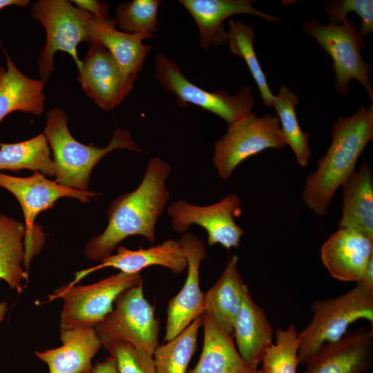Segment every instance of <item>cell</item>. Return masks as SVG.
<instances>
[{
    "mask_svg": "<svg viewBox=\"0 0 373 373\" xmlns=\"http://www.w3.org/2000/svg\"><path fill=\"white\" fill-rule=\"evenodd\" d=\"M171 171L162 158H150L141 183L111 203L105 230L86 244L84 252L89 259L98 261L112 255L131 236L140 235L154 242L157 221L170 198L165 183Z\"/></svg>",
    "mask_w": 373,
    "mask_h": 373,
    "instance_id": "1",
    "label": "cell"
},
{
    "mask_svg": "<svg viewBox=\"0 0 373 373\" xmlns=\"http://www.w3.org/2000/svg\"><path fill=\"white\" fill-rule=\"evenodd\" d=\"M332 138L317 169L308 174L302 197L307 207L318 216L327 214L336 190L355 171L358 158L373 140V103L361 104L350 117H340L331 128Z\"/></svg>",
    "mask_w": 373,
    "mask_h": 373,
    "instance_id": "2",
    "label": "cell"
},
{
    "mask_svg": "<svg viewBox=\"0 0 373 373\" xmlns=\"http://www.w3.org/2000/svg\"><path fill=\"white\" fill-rule=\"evenodd\" d=\"M68 117L60 108L49 110L44 134L53 151L55 181L66 187L88 191L93 167L115 149L141 153L128 131L117 128L108 146L85 145L77 141L68 128Z\"/></svg>",
    "mask_w": 373,
    "mask_h": 373,
    "instance_id": "3",
    "label": "cell"
},
{
    "mask_svg": "<svg viewBox=\"0 0 373 373\" xmlns=\"http://www.w3.org/2000/svg\"><path fill=\"white\" fill-rule=\"evenodd\" d=\"M310 323L298 333V363L305 365L325 345L339 341L348 327L359 319L373 322V292L358 283L335 298L314 301Z\"/></svg>",
    "mask_w": 373,
    "mask_h": 373,
    "instance_id": "4",
    "label": "cell"
},
{
    "mask_svg": "<svg viewBox=\"0 0 373 373\" xmlns=\"http://www.w3.org/2000/svg\"><path fill=\"white\" fill-rule=\"evenodd\" d=\"M142 280L140 273L120 271L88 285H64L48 295L46 303L63 300L60 332L95 327L113 311V304L122 291Z\"/></svg>",
    "mask_w": 373,
    "mask_h": 373,
    "instance_id": "5",
    "label": "cell"
},
{
    "mask_svg": "<svg viewBox=\"0 0 373 373\" xmlns=\"http://www.w3.org/2000/svg\"><path fill=\"white\" fill-rule=\"evenodd\" d=\"M31 13L46 32V45L37 61L41 80L45 82L53 73L54 56L57 51L69 54L79 69L82 60L77 47L82 41L88 42L87 23L92 15L67 0L37 1L31 7Z\"/></svg>",
    "mask_w": 373,
    "mask_h": 373,
    "instance_id": "6",
    "label": "cell"
},
{
    "mask_svg": "<svg viewBox=\"0 0 373 373\" xmlns=\"http://www.w3.org/2000/svg\"><path fill=\"white\" fill-rule=\"evenodd\" d=\"M303 29L331 56L336 92L347 95L349 82L354 78L366 89L372 102L373 89L369 79L372 66L365 62L361 54V50L365 48V43L353 21L346 19L341 24L324 25L317 19H312L305 21Z\"/></svg>",
    "mask_w": 373,
    "mask_h": 373,
    "instance_id": "7",
    "label": "cell"
},
{
    "mask_svg": "<svg viewBox=\"0 0 373 373\" xmlns=\"http://www.w3.org/2000/svg\"><path fill=\"white\" fill-rule=\"evenodd\" d=\"M0 186L16 197L23 210L26 229L23 267L27 271L32 258L40 252L44 243V232L41 227L35 223L38 213L52 207L61 198H73L85 203L89 202L88 198L99 195L94 191L64 186L55 180L46 178L39 171H35L32 175L27 178L0 173Z\"/></svg>",
    "mask_w": 373,
    "mask_h": 373,
    "instance_id": "8",
    "label": "cell"
},
{
    "mask_svg": "<svg viewBox=\"0 0 373 373\" xmlns=\"http://www.w3.org/2000/svg\"><path fill=\"white\" fill-rule=\"evenodd\" d=\"M114 303L115 309L95 327L102 345L124 341L153 355L159 346L160 323L144 296L143 280L122 291Z\"/></svg>",
    "mask_w": 373,
    "mask_h": 373,
    "instance_id": "9",
    "label": "cell"
},
{
    "mask_svg": "<svg viewBox=\"0 0 373 373\" xmlns=\"http://www.w3.org/2000/svg\"><path fill=\"white\" fill-rule=\"evenodd\" d=\"M286 145L278 117L252 113L228 126L214 143L213 163L218 175L227 180L244 160L267 149Z\"/></svg>",
    "mask_w": 373,
    "mask_h": 373,
    "instance_id": "10",
    "label": "cell"
},
{
    "mask_svg": "<svg viewBox=\"0 0 373 373\" xmlns=\"http://www.w3.org/2000/svg\"><path fill=\"white\" fill-rule=\"evenodd\" d=\"M155 75L164 90L174 95L180 106L192 104L222 117L229 126L252 113L255 99L251 87L236 95L220 90L207 91L191 82L176 63L160 53L155 59Z\"/></svg>",
    "mask_w": 373,
    "mask_h": 373,
    "instance_id": "11",
    "label": "cell"
},
{
    "mask_svg": "<svg viewBox=\"0 0 373 373\" xmlns=\"http://www.w3.org/2000/svg\"><path fill=\"white\" fill-rule=\"evenodd\" d=\"M172 227L178 233H185L191 225L202 227L207 233V243L220 244L227 249L238 248L244 231L234 218L242 214L241 200L235 193H229L219 202L200 206L180 199L167 208Z\"/></svg>",
    "mask_w": 373,
    "mask_h": 373,
    "instance_id": "12",
    "label": "cell"
},
{
    "mask_svg": "<svg viewBox=\"0 0 373 373\" xmlns=\"http://www.w3.org/2000/svg\"><path fill=\"white\" fill-rule=\"evenodd\" d=\"M78 72L82 90L104 110L119 106L133 88L134 80L97 44H90Z\"/></svg>",
    "mask_w": 373,
    "mask_h": 373,
    "instance_id": "13",
    "label": "cell"
},
{
    "mask_svg": "<svg viewBox=\"0 0 373 373\" xmlns=\"http://www.w3.org/2000/svg\"><path fill=\"white\" fill-rule=\"evenodd\" d=\"M187 260V276L179 293L169 300L164 341L177 336L204 312V293L200 286V266L207 256L205 242L193 233L179 239Z\"/></svg>",
    "mask_w": 373,
    "mask_h": 373,
    "instance_id": "14",
    "label": "cell"
},
{
    "mask_svg": "<svg viewBox=\"0 0 373 373\" xmlns=\"http://www.w3.org/2000/svg\"><path fill=\"white\" fill-rule=\"evenodd\" d=\"M373 363V331L349 330L337 342L325 344L307 362L303 373H363Z\"/></svg>",
    "mask_w": 373,
    "mask_h": 373,
    "instance_id": "15",
    "label": "cell"
},
{
    "mask_svg": "<svg viewBox=\"0 0 373 373\" xmlns=\"http://www.w3.org/2000/svg\"><path fill=\"white\" fill-rule=\"evenodd\" d=\"M373 258V240L352 229L339 228L323 245L321 258L330 275L359 283Z\"/></svg>",
    "mask_w": 373,
    "mask_h": 373,
    "instance_id": "16",
    "label": "cell"
},
{
    "mask_svg": "<svg viewBox=\"0 0 373 373\" xmlns=\"http://www.w3.org/2000/svg\"><path fill=\"white\" fill-rule=\"evenodd\" d=\"M179 2L189 12L198 26L200 47L207 50L211 44H228L227 31L224 21L239 14H249L263 19L277 22L282 19L257 10L254 0H180Z\"/></svg>",
    "mask_w": 373,
    "mask_h": 373,
    "instance_id": "17",
    "label": "cell"
},
{
    "mask_svg": "<svg viewBox=\"0 0 373 373\" xmlns=\"http://www.w3.org/2000/svg\"><path fill=\"white\" fill-rule=\"evenodd\" d=\"M101 261L95 267L75 272L74 280L68 285H75L88 274L105 267H114L124 273L135 274L147 267L159 265L169 269L175 274H181L187 267V260L179 240L173 239H168L156 246L137 250L119 246L116 254H112Z\"/></svg>",
    "mask_w": 373,
    "mask_h": 373,
    "instance_id": "18",
    "label": "cell"
},
{
    "mask_svg": "<svg viewBox=\"0 0 373 373\" xmlns=\"http://www.w3.org/2000/svg\"><path fill=\"white\" fill-rule=\"evenodd\" d=\"M232 336L242 359L256 371L267 350L273 343L274 329L264 310L251 298L247 285Z\"/></svg>",
    "mask_w": 373,
    "mask_h": 373,
    "instance_id": "19",
    "label": "cell"
},
{
    "mask_svg": "<svg viewBox=\"0 0 373 373\" xmlns=\"http://www.w3.org/2000/svg\"><path fill=\"white\" fill-rule=\"evenodd\" d=\"M88 42L104 46L122 69L135 81L142 70L151 45L142 41L151 34H129L116 28L115 19L99 20L93 15L87 23Z\"/></svg>",
    "mask_w": 373,
    "mask_h": 373,
    "instance_id": "20",
    "label": "cell"
},
{
    "mask_svg": "<svg viewBox=\"0 0 373 373\" xmlns=\"http://www.w3.org/2000/svg\"><path fill=\"white\" fill-rule=\"evenodd\" d=\"M62 345L43 351L35 356L45 363L48 373H87L93 367L91 361L102 343L95 327L60 332Z\"/></svg>",
    "mask_w": 373,
    "mask_h": 373,
    "instance_id": "21",
    "label": "cell"
},
{
    "mask_svg": "<svg viewBox=\"0 0 373 373\" xmlns=\"http://www.w3.org/2000/svg\"><path fill=\"white\" fill-rule=\"evenodd\" d=\"M201 317L202 350L196 365L187 373H254L240 356L233 336L226 333L207 312H204Z\"/></svg>",
    "mask_w": 373,
    "mask_h": 373,
    "instance_id": "22",
    "label": "cell"
},
{
    "mask_svg": "<svg viewBox=\"0 0 373 373\" xmlns=\"http://www.w3.org/2000/svg\"><path fill=\"white\" fill-rule=\"evenodd\" d=\"M342 216L339 228L358 231L373 240V176L363 161L343 183Z\"/></svg>",
    "mask_w": 373,
    "mask_h": 373,
    "instance_id": "23",
    "label": "cell"
},
{
    "mask_svg": "<svg viewBox=\"0 0 373 373\" xmlns=\"http://www.w3.org/2000/svg\"><path fill=\"white\" fill-rule=\"evenodd\" d=\"M3 51L7 68L0 67V123L15 111L40 115L44 110V82L26 77Z\"/></svg>",
    "mask_w": 373,
    "mask_h": 373,
    "instance_id": "24",
    "label": "cell"
},
{
    "mask_svg": "<svg viewBox=\"0 0 373 373\" xmlns=\"http://www.w3.org/2000/svg\"><path fill=\"white\" fill-rule=\"evenodd\" d=\"M238 255H233L219 278L204 293V312L227 334L233 335L246 285L238 270Z\"/></svg>",
    "mask_w": 373,
    "mask_h": 373,
    "instance_id": "25",
    "label": "cell"
},
{
    "mask_svg": "<svg viewBox=\"0 0 373 373\" xmlns=\"http://www.w3.org/2000/svg\"><path fill=\"white\" fill-rule=\"evenodd\" d=\"M25 236L22 222L0 213V279L18 293L23 290V281H28V273L23 267Z\"/></svg>",
    "mask_w": 373,
    "mask_h": 373,
    "instance_id": "26",
    "label": "cell"
},
{
    "mask_svg": "<svg viewBox=\"0 0 373 373\" xmlns=\"http://www.w3.org/2000/svg\"><path fill=\"white\" fill-rule=\"evenodd\" d=\"M30 169L55 176V164L44 133L18 143L0 142V171Z\"/></svg>",
    "mask_w": 373,
    "mask_h": 373,
    "instance_id": "27",
    "label": "cell"
},
{
    "mask_svg": "<svg viewBox=\"0 0 373 373\" xmlns=\"http://www.w3.org/2000/svg\"><path fill=\"white\" fill-rule=\"evenodd\" d=\"M298 102L297 95L288 86L281 84L278 95L275 96L273 106L278 115L286 144L294 153L298 164L305 168L312 154L308 140L310 134L303 131L299 125L295 111Z\"/></svg>",
    "mask_w": 373,
    "mask_h": 373,
    "instance_id": "28",
    "label": "cell"
},
{
    "mask_svg": "<svg viewBox=\"0 0 373 373\" xmlns=\"http://www.w3.org/2000/svg\"><path fill=\"white\" fill-rule=\"evenodd\" d=\"M202 325L200 316L174 338L157 346L153 354L155 373H187L189 363L196 351Z\"/></svg>",
    "mask_w": 373,
    "mask_h": 373,
    "instance_id": "29",
    "label": "cell"
},
{
    "mask_svg": "<svg viewBox=\"0 0 373 373\" xmlns=\"http://www.w3.org/2000/svg\"><path fill=\"white\" fill-rule=\"evenodd\" d=\"M227 38L231 52L242 57L246 62L251 74L259 89L263 104L273 106L275 95H273L267 84L266 75L254 51V31L251 26L239 21L229 20Z\"/></svg>",
    "mask_w": 373,
    "mask_h": 373,
    "instance_id": "30",
    "label": "cell"
},
{
    "mask_svg": "<svg viewBox=\"0 0 373 373\" xmlns=\"http://www.w3.org/2000/svg\"><path fill=\"white\" fill-rule=\"evenodd\" d=\"M298 347V332L294 324L285 329L278 328L275 343L268 347L262 360L263 373H296Z\"/></svg>",
    "mask_w": 373,
    "mask_h": 373,
    "instance_id": "31",
    "label": "cell"
},
{
    "mask_svg": "<svg viewBox=\"0 0 373 373\" xmlns=\"http://www.w3.org/2000/svg\"><path fill=\"white\" fill-rule=\"evenodd\" d=\"M160 0H133L118 5L115 19L116 27L129 34H151L157 25Z\"/></svg>",
    "mask_w": 373,
    "mask_h": 373,
    "instance_id": "32",
    "label": "cell"
},
{
    "mask_svg": "<svg viewBox=\"0 0 373 373\" xmlns=\"http://www.w3.org/2000/svg\"><path fill=\"white\" fill-rule=\"evenodd\" d=\"M102 345L116 361L119 373H155L153 355L124 341H109Z\"/></svg>",
    "mask_w": 373,
    "mask_h": 373,
    "instance_id": "33",
    "label": "cell"
},
{
    "mask_svg": "<svg viewBox=\"0 0 373 373\" xmlns=\"http://www.w3.org/2000/svg\"><path fill=\"white\" fill-rule=\"evenodd\" d=\"M325 11L330 23L341 24L346 20L350 12H356L362 22L359 31L363 37L373 32V1L372 0H336L327 2Z\"/></svg>",
    "mask_w": 373,
    "mask_h": 373,
    "instance_id": "34",
    "label": "cell"
},
{
    "mask_svg": "<svg viewBox=\"0 0 373 373\" xmlns=\"http://www.w3.org/2000/svg\"><path fill=\"white\" fill-rule=\"evenodd\" d=\"M76 7L84 10L99 20L108 19L109 5L95 0L71 1Z\"/></svg>",
    "mask_w": 373,
    "mask_h": 373,
    "instance_id": "35",
    "label": "cell"
},
{
    "mask_svg": "<svg viewBox=\"0 0 373 373\" xmlns=\"http://www.w3.org/2000/svg\"><path fill=\"white\" fill-rule=\"evenodd\" d=\"M87 373H119L116 361L112 356L98 363Z\"/></svg>",
    "mask_w": 373,
    "mask_h": 373,
    "instance_id": "36",
    "label": "cell"
},
{
    "mask_svg": "<svg viewBox=\"0 0 373 373\" xmlns=\"http://www.w3.org/2000/svg\"><path fill=\"white\" fill-rule=\"evenodd\" d=\"M359 283L370 291L373 292V258L370 259Z\"/></svg>",
    "mask_w": 373,
    "mask_h": 373,
    "instance_id": "37",
    "label": "cell"
},
{
    "mask_svg": "<svg viewBox=\"0 0 373 373\" xmlns=\"http://www.w3.org/2000/svg\"><path fill=\"white\" fill-rule=\"evenodd\" d=\"M30 3L28 0H0V10L5 7L15 5L21 7H26Z\"/></svg>",
    "mask_w": 373,
    "mask_h": 373,
    "instance_id": "38",
    "label": "cell"
},
{
    "mask_svg": "<svg viewBox=\"0 0 373 373\" xmlns=\"http://www.w3.org/2000/svg\"><path fill=\"white\" fill-rule=\"evenodd\" d=\"M8 309V305L6 302H0V323L3 321Z\"/></svg>",
    "mask_w": 373,
    "mask_h": 373,
    "instance_id": "39",
    "label": "cell"
},
{
    "mask_svg": "<svg viewBox=\"0 0 373 373\" xmlns=\"http://www.w3.org/2000/svg\"><path fill=\"white\" fill-rule=\"evenodd\" d=\"M254 373H263V371L262 369L256 370Z\"/></svg>",
    "mask_w": 373,
    "mask_h": 373,
    "instance_id": "40",
    "label": "cell"
}]
</instances>
